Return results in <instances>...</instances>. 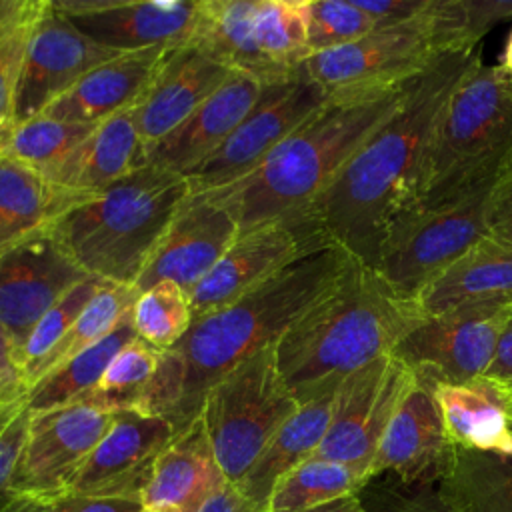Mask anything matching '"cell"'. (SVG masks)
<instances>
[{
    "label": "cell",
    "mask_w": 512,
    "mask_h": 512,
    "mask_svg": "<svg viewBox=\"0 0 512 512\" xmlns=\"http://www.w3.org/2000/svg\"><path fill=\"white\" fill-rule=\"evenodd\" d=\"M512 152V80L482 56L452 88L432 132L420 204L488 184Z\"/></svg>",
    "instance_id": "cell-6"
},
{
    "label": "cell",
    "mask_w": 512,
    "mask_h": 512,
    "mask_svg": "<svg viewBox=\"0 0 512 512\" xmlns=\"http://www.w3.org/2000/svg\"><path fill=\"white\" fill-rule=\"evenodd\" d=\"M130 322L140 340L156 350H170L194 322L190 294L172 280H160L138 290Z\"/></svg>",
    "instance_id": "cell-37"
},
{
    "label": "cell",
    "mask_w": 512,
    "mask_h": 512,
    "mask_svg": "<svg viewBox=\"0 0 512 512\" xmlns=\"http://www.w3.org/2000/svg\"><path fill=\"white\" fill-rule=\"evenodd\" d=\"M94 126L96 124L62 122L40 114L28 122L10 126L0 156L16 160L50 180Z\"/></svg>",
    "instance_id": "cell-36"
},
{
    "label": "cell",
    "mask_w": 512,
    "mask_h": 512,
    "mask_svg": "<svg viewBox=\"0 0 512 512\" xmlns=\"http://www.w3.org/2000/svg\"><path fill=\"white\" fill-rule=\"evenodd\" d=\"M86 278L50 232L0 256V322L20 354L38 320Z\"/></svg>",
    "instance_id": "cell-16"
},
{
    "label": "cell",
    "mask_w": 512,
    "mask_h": 512,
    "mask_svg": "<svg viewBox=\"0 0 512 512\" xmlns=\"http://www.w3.org/2000/svg\"><path fill=\"white\" fill-rule=\"evenodd\" d=\"M410 82L388 90L330 96L256 170L202 194L218 198L234 214L240 230L306 212L362 142L402 104Z\"/></svg>",
    "instance_id": "cell-4"
},
{
    "label": "cell",
    "mask_w": 512,
    "mask_h": 512,
    "mask_svg": "<svg viewBox=\"0 0 512 512\" xmlns=\"http://www.w3.org/2000/svg\"><path fill=\"white\" fill-rule=\"evenodd\" d=\"M486 376L500 380L502 384L512 388V310H510V316L502 330L494 360H492Z\"/></svg>",
    "instance_id": "cell-47"
},
{
    "label": "cell",
    "mask_w": 512,
    "mask_h": 512,
    "mask_svg": "<svg viewBox=\"0 0 512 512\" xmlns=\"http://www.w3.org/2000/svg\"><path fill=\"white\" fill-rule=\"evenodd\" d=\"M330 96L298 68L296 74L264 84L260 98L226 142L184 178L192 194L220 190L256 170Z\"/></svg>",
    "instance_id": "cell-10"
},
{
    "label": "cell",
    "mask_w": 512,
    "mask_h": 512,
    "mask_svg": "<svg viewBox=\"0 0 512 512\" xmlns=\"http://www.w3.org/2000/svg\"><path fill=\"white\" fill-rule=\"evenodd\" d=\"M104 284L106 280H100L96 276L86 278L38 320L20 354L22 376L24 370H28L54 348V344L70 330V326L78 320V316L84 312V308L90 304V300L98 294V290Z\"/></svg>",
    "instance_id": "cell-41"
},
{
    "label": "cell",
    "mask_w": 512,
    "mask_h": 512,
    "mask_svg": "<svg viewBox=\"0 0 512 512\" xmlns=\"http://www.w3.org/2000/svg\"><path fill=\"white\" fill-rule=\"evenodd\" d=\"M238 232L234 214L218 198L190 192L152 252L136 290L172 280L190 294L224 256Z\"/></svg>",
    "instance_id": "cell-19"
},
{
    "label": "cell",
    "mask_w": 512,
    "mask_h": 512,
    "mask_svg": "<svg viewBox=\"0 0 512 512\" xmlns=\"http://www.w3.org/2000/svg\"><path fill=\"white\" fill-rule=\"evenodd\" d=\"M364 484L366 480L358 470L312 456L276 482L266 512H306L354 496Z\"/></svg>",
    "instance_id": "cell-34"
},
{
    "label": "cell",
    "mask_w": 512,
    "mask_h": 512,
    "mask_svg": "<svg viewBox=\"0 0 512 512\" xmlns=\"http://www.w3.org/2000/svg\"><path fill=\"white\" fill-rule=\"evenodd\" d=\"M228 484L200 418L178 432L156 460L142 506H174L198 512L200 506Z\"/></svg>",
    "instance_id": "cell-26"
},
{
    "label": "cell",
    "mask_w": 512,
    "mask_h": 512,
    "mask_svg": "<svg viewBox=\"0 0 512 512\" xmlns=\"http://www.w3.org/2000/svg\"><path fill=\"white\" fill-rule=\"evenodd\" d=\"M88 196L54 186L36 170L0 156V256L50 232L54 222Z\"/></svg>",
    "instance_id": "cell-29"
},
{
    "label": "cell",
    "mask_w": 512,
    "mask_h": 512,
    "mask_svg": "<svg viewBox=\"0 0 512 512\" xmlns=\"http://www.w3.org/2000/svg\"><path fill=\"white\" fill-rule=\"evenodd\" d=\"M254 38L262 58L276 74H296L310 56L306 0H258Z\"/></svg>",
    "instance_id": "cell-35"
},
{
    "label": "cell",
    "mask_w": 512,
    "mask_h": 512,
    "mask_svg": "<svg viewBox=\"0 0 512 512\" xmlns=\"http://www.w3.org/2000/svg\"><path fill=\"white\" fill-rule=\"evenodd\" d=\"M452 444L446 438L432 382L414 378L396 408L366 472V482L392 474L406 484H436Z\"/></svg>",
    "instance_id": "cell-20"
},
{
    "label": "cell",
    "mask_w": 512,
    "mask_h": 512,
    "mask_svg": "<svg viewBox=\"0 0 512 512\" xmlns=\"http://www.w3.org/2000/svg\"><path fill=\"white\" fill-rule=\"evenodd\" d=\"M422 316L416 302L354 262L274 344L278 370L294 398L304 402L392 354Z\"/></svg>",
    "instance_id": "cell-3"
},
{
    "label": "cell",
    "mask_w": 512,
    "mask_h": 512,
    "mask_svg": "<svg viewBox=\"0 0 512 512\" xmlns=\"http://www.w3.org/2000/svg\"><path fill=\"white\" fill-rule=\"evenodd\" d=\"M336 388H328L300 402L298 410L280 426L242 480L234 484L258 512H266L276 482L312 458L320 448L330 424Z\"/></svg>",
    "instance_id": "cell-28"
},
{
    "label": "cell",
    "mask_w": 512,
    "mask_h": 512,
    "mask_svg": "<svg viewBox=\"0 0 512 512\" xmlns=\"http://www.w3.org/2000/svg\"><path fill=\"white\" fill-rule=\"evenodd\" d=\"M50 2L78 32L116 52L182 44L190 38L198 14V0Z\"/></svg>",
    "instance_id": "cell-18"
},
{
    "label": "cell",
    "mask_w": 512,
    "mask_h": 512,
    "mask_svg": "<svg viewBox=\"0 0 512 512\" xmlns=\"http://www.w3.org/2000/svg\"><path fill=\"white\" fill-rule=\"evenodd\" d=\"M432 382L446 438L452 446L512 452V388L490 376Z\"/></svg>",
    "instance_id": "cell-24"
},
{
    "label": "cell",
    "mask_w": 512,
    "mask_h": 512,
    "mask_svg": "<svg viewBox=\"0 0 512 512\" xmlns=\"http://www.w3.org/2000/svg\"><path fill=\"white\" fill-rule=\"evenodd\" d=\"M424 316L468 306H512V242L484 236L416 298Z\"/></svg>",
    "instance_id": "cell-25"
},
{
    "label": "cell",
    "mask_w": 512,
    "mask_h": 512,
    "mask_svg": "<svg viewBox=\"0 0 512 512\" xmlns=\"http://www.w3.org/2000/svg\"><path fill=\"white\" fill-rule=\"evenodd\" d=\"M188 196L182 174L144 164L66 210L50 234L88 276L136 288Z\"/></svg>",
    "instance_id": "cell-5"
},
{
    "label": "cell",
    "mask_w": 512,
    "mask_h": 512,
    "mask_svg": "<svg viewBox=\"0 0 512 512\" xmlns=\"http://www.w3.org/2000/svg\"><path fill=\"white\" fill-rule=\"evenodd\" d=\"M0 376H22L20 352L0 322ZM24 378V376H22Z\"/></svg>",
    "instance_id": "cell-49"
},
{
    "label": "cell",
    "mask_w": 512,
    "mask_h": 512,
    "mask_svg": "<svg viewBox=\"0 0 512 512\" xmlns=\"http://www.w3.org/2000/svg\"><path fill=\"white\" fill-rule=\"evenodd\" d=\"M132 312V310H130ZM134 328L130 322V314L122 320V324L110 332L104 340L60 364L58 368L44 374L38 382L28 388L26 406L30 412H42L74 402H82L96 388L102 374L106 372L114 354L132 340Z\"/></svg>",
    "instance_id": "cell-32"
},
{
    "label": "cell",
    "mask_w": 512,
    "mask_h": 512,
    "mask_svg": "<svg viewBox=\"0 0 512 512\" xmlns=\"http://www.w3.org/2000/svg\"><path fill=\"white\" fill-rule=\"evenodd\" d=\"M114 412L74 402L30 412L10 492L56 502L70 494L82 466L112 424Z\"/></svg>",
    "instance_id": "cell-11"
},
{
    "label": "cell",
    "mask_w": 512,
    "mask_h": 512,
    "mask_svg": "<svg viewBox=\"0 0 512 512\" xmlns=\"http://www.w3.org/2000/svg\"><path fill=\"white\" fill-rule=\"evenodd\" d=\"M48 0H0V120L12 124V102L34 28Z\"/></svg>",
    "instance_id": "cell-39"
},
{
    "label": "cell",
    "mask_w": 512,
    "mask_h": 512,
    "mask_svg": "<svg viewBox=\"0 0 512 512\" xmlns=\"http://www.w3.org/2000/svg\"><path fill=\"white\" fill-rule=\"evenodd\" d=\"M232 72L188 40L172 46L148 90L132 108L146 150L176 130Z\"/></svg>",
    "instance_id": "cell-21"
},
{
    "label": "cell",
    "mask_w": 512,
    "mask_h": 512,
    "mask_svg": "<svg viewBox=\"0 0 512 512\" xmlns=\"http://www.w3.org/2000/svg\"><path fill=\"white\" fill-rule=\"evenodd\" d=\"M78 32L48 0L20 70L12 102V126L40 116L96 66L120 56Z\"/></svg>",
    "instance_id": "cell-15"
},
{
    "label": "cell",
    "mask_w": 512,
    "mask_h": 512,
    "mask_svg": "<svg viewBox=\"0 0 512 512\" xmlns=\"http://www.w3.org/2000/svg\"><path fill=\"white\" fill-rule=\"evenodd\" d=\"M358 496L366 512H448L436 484H406L392 474L368 480Z\"/></svg>",
    "instance_id": "cell-42"
},
{
    "label": "cell",
    "mask_w": 512,
    "mask_h": 512,
    "mask_svg": "<svg viewBox=\"0 0 512 512\" xmlns=\"http://www.w3.org/2000/svg\"><path fill=\"white\" fill-rule=\"evenodd\" d=\"M332 244L306 214L240 230L216 266L190 292L194 320L220 310L308 252Z\"/></svg>",
    "instance_id": "cell-12"
},
{
    "label": "cell",
    "mask_w": 512,
    "mask_h": 512,
    "mask_svg": "<svg viewBox=\"0 0 512 512\" xmlns=\"http://www.w3.org/2000/svg\"><path fill=\"white\" fill-rule=\"evenodd\" d=\"M258 0H198L196 24L188 42L236 72H246L262 84L288 76L276 74L262 58L254 38Z\"/></svg>",
    "instance_id": "cell-30"
},
{
    "label": "cell",
    "mask_w": 512,
    "mask_h": 512,
    "mask_svg": "<svg viewBox=\"0 0 512 512\" xmlns=\"http://www.w3.org/2000/svg\"><path fill=\"white\" fill-rule=\"evenodd\" d=\"M306 512H366V510H364V504H362L360 496L354 494V496H346V498L322 504V506L306 510Z\"/></svg>",
    "instance_id": "cell-52"
},
{
    "label": "cell",
    "mask_w": 512,
    "mask_h": 512,
    "mask_svg": "<svg viewBox=\"0 0 512 512\" xmlns=\"http://www.w3.org/2000/svg\"><path fill=\"white\" fill-rule=\"evenodd\" d=\"M56 512H140L144 506L138 500L126 498H94L66 494L54 502Z\"/></svg>",
    "instance_id": "cell-46"
},
{
    "label": "cell",
    "mask_w": 512,
    "mask_h": 512,
    "mask_svg": "<svg viewBox=\"0 0 512 512\" xmlns=\"http://www.w3.org/2000/svg\"><path fill=\"white\" fill-rule=\"evenodd\" d=\"M138 290L134 286H122L106 282L98 294L90 300L78 320L70 326V330L54 344V348L24 370V382L30 388L44 374L88 350L90 346L104 340L110 332H114L122 320L130 314L132 304L136 300Z\"/></svg>",
    "instance_id": "cell-33"
},
{
    "label": "cell",
    "mask_w": 512,
    "mask_h": 512,
    "mask_svg": "<svg viewBox=\"0 0 512 512\" xmlns=\"http://www.w3.org/2000/svg\"><path fill=\"white\" fill-rule=\"evenodd\" d=\"M500 68H502L504 74L512 80V30H510V34H508V38H506V44H504Z\"/></svg>",
    "instance_id": "cell-53"
},
{
    "label": "cell",
    "mask_w": 512,
    "mask_h": 512,
    "mask_svg": "<svg viewBox=\"0 0 512 512\" xmlns=\"http://www.w3.org/2000/svg\"><path fill=\"white\" fill-rule=\"evenodd\" d=\"M262 88L258 78L234 70L176 130L146 150V164L188 174L226 142L256 104Z\"/></svg>",
    "instance_id": "cell-22"
},
{
    "label": "cell",
    "mask_w": 512,
    "mask_h": 512,
    "mask_svg": "<svg viewBox=\"0 0 512 512\" xmlns=\"http://www.w3.org/2000/svg\"><path fill=\"white\" fill-rule=\"evenodd\" d=\"M490 186L492 182L406 210L380 244L372 266L378 278L398 296L416 302L432 280L488 236Z\"/></svg>",
    "instance_id": "cell-8"
},
{
    "label": "cell",
    "mask_w": 512,
    "mask_h": 512,
    "mask_svg": "<svg viewBox=\"0 0 512 512\" xmlns=\"http://www.w3.org/2000/svg\"><path fill=\"white\" fill-rule=\"evenodd\" d=\"M428 8L408 22L378 26L350 44L310 54L300 64L302 74L328 96L388 90L410 82L444 56Z\"/></svg>",
    "instance_id": "cell-9"
},
{
    "label": "cell",
    "mask_w": 512,
    "mask_h": 512,
    "mask_svg": "<svg viewBox=\"0 0 512 512\" xmlns=\"http://www.w3.org/2000/svg\"><path fill=\"white\" fill-rule=\"evenodd\" d=\"M178 432L154 414L118 410L102 440L82 466L70 494L142 502L162 450Z\"/></svg>",
    "instance_id": "cell-17"
},
{
    "label": "cell",
    "mask_w": 512,
    "mask_h": 512,
    "mask_svg": "<svg viewBox=\"0 0 512 512\" xmlns=\"http://www.w3.org/2000/svg\"><path fill=\"white\" fill-rule=\"evenodd\" d=\"M476 50L440 56L416 76L402 104L362 142L306 214L356 262L372 268L390 226L422 192L436 120Z\"/></svg>",
    "instance_id": "cell-1"
},
{
    "label": "cell",
    "mask_w": 512,
    "mask_h": 512,
    "mask_svg": "<svg viewBox=\"0 0 512 512\" xmlns=\"http://www.w3.org/2000/svg\"><path fill=\"white\" fill-rule=\"evenodd\" d=\"M170 48L152 46L124 52L96 66L54 100L42 116L74 124H100L110 116L132 110L148 90Z\"/></svg>",
    "instance_id": "cell-23"
},
{
    "label": "cell",
    "mask_w": 512,
    "mask_h": 512,
    "mask_svg": "<svg viewBox=\"0 0 512 512\" xmlns=\"http://www.w3.org/2000/svg\"><path fill=\"white\" fill-rule=\"evenodd\" d=\"M306 20L310 54L340 48L378 28L352 0H306Z\"/></svg>",
    "instance_id": "cell-40"
},
{
    "label": "cell",
    "mask_w": 512,
    "mask_h": 512,
    "mask_svg": "<svg viewBox=\"0 0 512 512\" xmlns=\"http://www.w3.org/2000/svg\"><path fill=\"white\" fill-rule=\"evenodd\" d=\"M298 406L278 370L274 346L240 362L206 392L200 420L230 484L242 480Z\"/></svg>",
    "instance_id": "cell-7"
},
{
    "label": "cell",
    "mask_w": 512,
    "mask_h": 512,
    "mask_svg": "<svg viewBox=\"0 0 512 512\" xmlns=\"http://www.w3.org/2000/svg\"><path fill=\"white\" fill-rule=\"evenodd\" d=\"M356 8L368 14L376 26H394L420 16L430 0H352Z\"/></svg>",
    "instance_id": "cell-45"
},
{
    "label": "cell",
    "mask_w": 512,
    "mask_h": 512,
    "mask_svg": "<svg viewBox=\"0 0 512 512\" xmlns=\"http://www.w3.org/2000/svg\"><path fill=\"white\" fill-rule=\"evenodd\" d=\"M28 386L22 376H0V412L24 402Z\"/></svg>",
    "instance_id": "cell-50"
},
{
    "label": "cell",
    "mask_w": 512,
    "mask_h": 512,
    "mask_svg": "<svg viewBox=\"0 0 512 512\" xmlns=\"http://www.w3.org/2000/svg\"><path fill=\"white\" fill-rule=\"evenodd\" d=\"M158 354L160 350L134 336L114 354L100 382L82 402L110 412L138 410L156 374Z\"/></svg>",
    "instance_id": "cell-38"
},
{
    "label": "cell",
    "mask_w": 512,
    "mask_h": 512,
    "mask_svg": "<svg viewBox=\"0 0 512 512\" xmlns=\"http://www.w3.org/2000/svg\"><path fill=\"white\" fill-rule=\"evenodd\" d=\"M0 512H56L54 502H46L32 496L12 494L6 502L0 504Z\"/></svg>",
    "instance_id": "cell-51"
},
{
    "label": "cell",
    "mask_w": 512,
    "mask_h": 512,
    "mask_svg": "<svg viewBox=\"0 0 512 512\" xmlns=\"http://www.w3.org/2000/svg\"><path fill=\"white\" fill-rule=\"evenodd\" d=\"M28 420L30 410L26 400L0 412V504L12 496L10 480L26 436Z\"/></svg>",
    "instance_id": "cell-43"
},
{
    "label": "cell",
    "mask_w": 512,
    "mask_h": 512,
    "mask_svg": "<svg viewBox=\"0 0 512 512\" xmlns=\"http://www.w3.org/2000/svg\"><path fill=\"white\" fill-rule=\"evenodd\" d=\"M198 512H258V508L234 486L226 484L214 496H210Z\"/></svg>",
    "instance_id": "cell-48"
},
{
    "label": "cell",
    "mask_w": 512,
    "mask_h": 512,
    "mask_svg": "<svg viewBox=\"0 0 512 512\" xmlns=\"http://www.w3.org/2000/svg\"><path fill=\"white\" fill-rule=\"evenodd\" d=\"M354 262L342 248L322 246L236 302L196 318L176 346L160 350L138 410L166 418L176 432L188 428L200 418L206 392L240 362L274 346Z\"/></svg>",
    "instance_id": "cell-2"
},
{
    "label": "cell",
    "mask_w": 512,
    "mask_h": 512,
    "mask_svg": "<svg viewBox=\"0 0 512 512\" xmlns=\"http://www.w3.org/2000/svg\"><path fill=\"white\" fill-rule=\"evenodd\" d=\"M412 378L414 372L394 354L344 378L334 394L326 436L314 456L346 464L366 480L376 448Z\"/></svg>",
    "instance_id": "cell-13"
},
{
    "label": "cell",
    "mask_w": 512,
    "mask_h": 512,
    "mask_svg": "<svg viewBox=\"0 0 512 512\" xmlns=\"http://www.w3.org/2000/svg\"><path fill=\"white\" fill-rule=\"evenodd\" d=\"M436 490L448 512H512V452L452 446Z\"/></svg>",
    "instance_id": "cell-31"
},
{
    "label": "cell",
    "mask_w": 512,
    "mask_h": 512,
    "mask_svg": "<svg viewBox=\"0 0 512 512\" xmlns=\"http://www.w3.org/2000/svg\"><path fill=\"white\" fill-rule=\"evenodd\" d=\"M10 122H4V120H0V148H2V144H4V140H6V136H8V132H10Z\"/></svg>",
    "instance_id": "cell-55"
},
{
    "label": "cell",
    "mask_w": 512,
    "mask_h": 512,
    "mask_svg": "<svg viewBox=\"0 0 512 512\" xmlns=\"http://www.w3.org/2000/svg\"><path fill=\"white\" fill-rule=\"evenodd\" d=\"M512 306H468L422 316L394 348L412 372L436 382L484 376Z\"/></svg>",
    "instance_id": "cell-14"
},
{
    "label": "cell",
    "mask_w": 512,
    "mask_h": 512,
    "mask_svg": "<svg viewBox=\"0 0 512 512\" xmlns=\"http://www.w3.org/2000/svg\"><path fill=\"white\" fill-rule=\"evenodd\" d=\"M144 164L146 146L132 110H126L96 124L50 176V182L72 194L92 196Z\"/></svg>",
    "instance_id": "cell-27"
},
{
    "label": "cell",
    "mask_w": 512,
    "mask_h": 512,
    "mask_svg": "<svg viewBox=\"0 0 512 512\" xmlns=\"http://www.w3.org/2000/svg\"><path fill=\"white\" fill-rule=\"evenodd\" d=\"M488 234L512 242V152L496 172L490 186Z\"/></svg>",
    "instance_id": "cell-44"
},
{
    "label": "cell",
    "mask_w": 512,
    "mask_h": 512,
    "mask_svg": "<svg viewBox=\"0 0 512 512\" xmlns=\"http://www.w3.org/2000/svg\"><path fill=\"white\" fill-rule=\"evenodd\" d=\"M140 512H180L174 506H144Z\"/></svg>",
    "instance_id": "cell-54"
}]
</instances>
